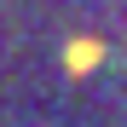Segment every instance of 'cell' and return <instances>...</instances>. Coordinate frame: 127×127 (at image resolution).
Wrapping results in <instances>:
<instances>
[{
	"mask_svg": "<svg viewBox=\"0 0 127 127\" xmlns=\"http://www.w3.org/2000/svg\"><path fill=\"white\" fill-rule=\"evenodd\" d=\"M98 64H104V40L98 35H75L69 46H64V69L69 75H93Z\"/></svg>",
	"mask_w": 127,
	"mask_h": 127,
	"instance_id": "obj_1",
	"label": "cell"
}]
</instances>
